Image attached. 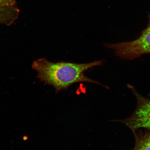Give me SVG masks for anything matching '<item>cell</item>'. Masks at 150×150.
I'll use <instances>...</instances> for the list:
<instances>
[{"label":"cell","mask_w":150,"mask_h":150,"mask_svg":"<svg viewBox=\"0 0 150 150\" xmlns=\"http://www.w3.org/2000/svg\"><path fill=\"white\" fill-rule=\"evenodd\" d=\"M103 64L102 60L81 64L64 62L54 63L42 58L34 61L32 67L38 73L37 78L45 85L52 86L57 93L62 90H67L72 84L79 82L104 86L84 74L88 69Z\"/></svg>","instance_id":"obj_1"},{"label":"cell","mask_w":150,"mask_h":150,"mask_svg":"<svg viewBox=\"0 0 150 150\" xmlns=\"http://www.w3.org/2000/svg\"><path fill=\"white\" fill-rule=\"evenodd\" d=\"M16 3V0H0V4L8 6H14Z\"/></svg>","instance_id":"obj_5"},{"label":"cell","mask_w":150,"mask_h":150,"mask_svg":"<svg viewBox=\"0 0 150 150\" xmlns=\"http://www.w3.org/2000/svg\"><path fill=\"white\" fill-rule=\"evenodd\" d=\"M148 25L141 33L138 38L130 42L117 44H106V48L114 50V53L120 59L133 60L144 54H150V15Z\"/></svg>","instance_id":"obj_2"},{"label":"cell","mask_w":150,"mask_h":150,"mask_svg":"<svg viewBox=\"0 0 150 150\" xmlns=\"http://www.w3.org/2000/svg\"><path fill=\"white\" fill-rule=\"evenodd\" d=\"M127 86L137 99L136 108L130 117L117 121L124 124L133 133L140 128L150 130V99L142 96L134 86L130 84Z\"/></svg>","instance_id":"obj_3"},{"label":"cell","mask_w":150,"mask_h":150,"mask_svg":"<svg viewBox=\"0 0 150 150\" xmlns=\"http://www.w3.org/2000/svg\"><path fill=\"white\" fill-rule=\"evenodd\" d=\"M134 134L135 145L132 150H150V131L140 130Z\"/></svg>","instance_id":"obj_4"}]
</instances>
